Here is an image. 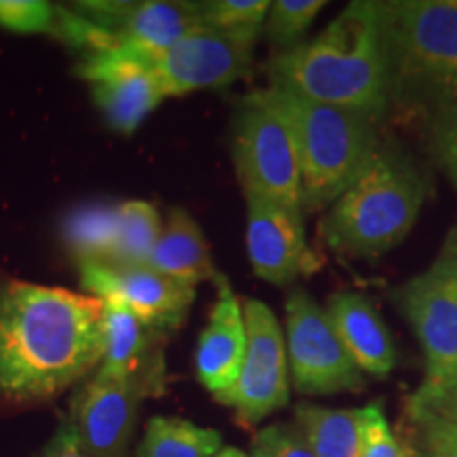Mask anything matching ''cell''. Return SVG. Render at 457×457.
<instances>
[{
	"mask_svg": "<svg viewBox=\"0 0 457 457\" xmlns=\"http://www.w3.org/2000/svg\"><path fill=\"white\" fill-rule=\"evenodd\" d=\"M104 301L55 286H0V396L15 404L60 396L104 360Z\"/></svg>",
	"mask_w": 457,
	"mask_h": 457,
	"instance_id": "1",
	"label": "cell"
},
{
	"mask_svg": "<svg viewBox=\"0 0 457 457\" xmlns=\"http://www.w3.org/2000/svg\"><path fill=\"white\" fill-rule=\"evenodd\" d=\"M270 77L299 98L381 117L390 106L381 4L350 3L312 41L273 57Z\"/></svg>",
	"mask_w": 457,
	"mask_h": 457,
	"instance_id": "2",
	"label": "cell"
},
{
	"mask_svg": "<svg viewBox=\"0 0 457 457\" xmlns=\"http://www.w3.org/2000/svg\"><path fill=\"white\" fill-rule=\"evenodd\" d=\"M381 4L387 100L430 121L436 134L457 121V3Z\"/></svg>",
	"mask_w": 457,
	"mask_h": 457,
	"instance_id": "3",
	"label": "cell"
},
{
	"mask_svg": "<svg viewBox=\"0 0 457 457\" xmlns=\"http://www.w3.org/2000/svg\"><path fill=\"white\" fill-rule=\"evenodd\" d=\"M426 202V180L390 142H379L362 174L324 216V239L350 259H377L407 237Z\"/></svg>",
	"mask_w": 457,
	"mask_h": 457,
	"instance_id": "4",
	"label": "cell"
},
{
	"mask_svg": "<svg viewBox=\"0 0 457 457\" xmlns=\"http://www.w3.org/2000/svg\"><path fill=\"white\" fill-rule=\"evenodd\" d=\"M293 128L301 170V210L333 205L367 168L379 146L375 119L270 87Z\"/></svg>",
	"mask_w": 457,
	"mask_h": 457,
	"instance_id": "5",
	"label": "cell"
},
{
	"mask_svg": "<svg viewBox=\"0 0 457 457\" xmlns=\"http://www.w3.org/2000/svg\"><path fill=\"white\" fill-rule=\"evenodd\" d=\"M233 163L245 197L301 208V170L288 117L270 89L244 98L233 129Z\"/></svg>",
	"mask_w": 457,
	"mask_h": 457,
	"instance_id": "6",
	"label": "cell"
},
{
	"mask_svg": "<svg viewBox=\"0 0 457 457\" xmlns=\"http://www.w3.org/2000/svg\"><path fill=\"white\" fill-rule=\"evenodd\" d=\"M426 356V381L417 392H436L457 369V227L424 273L394 293Z\"/></svg>",
	"mask_w": 457,
	"mask_h": 457,
	"instance_id": "7",
	"label": "cell"
},
{
	"mask_svg": "<svg viewBox=\"0 0 457 457\" xmlns=\"http://www.w3.org/2000/svg\"><path fill=\"white\" fill-rule=\"evenodd\" d=\"M286 330L290 373L301 394L318 396L362 390V370L347 353L327 310L307 290L295 288L288 295Z\"/></svg>",
	"mask_w": 457,
	"mask_h": 457,
	"instance_id": "8",
	"label": "cell"
},
{
	"mask_svg": "<svg viewBox=\"0 0 457 457\" xmlns=\"http://www.w3.org/2000/svg\"><path fill=\"white\" fill-rule=\"evenodd\" d=\"M242 307L248 345L237 384L222 404L236 409L239 424L253 428L288 404V353L276 313L256 299Z\"/></svg>",
	"mask_w": 457,
	"mask_h": 457,
	"instance_id": "9",
	"label": "cell"
},
{
	"mask_svg": "<svg viewBox=\"0 0 457 457\" xmlns=\"http://www.w3.org/2000/svg\"><path fill=\"white\" fill-rule=\"evenodd\" d=\"M254 45V37L197 28L155 57L153 71L165 98L197 89L227 87L250 71Z\"/></svg>",
	"mask_w": 457,
	"mask_h": 457,
	"instance_id": "10",
	"label": "cell"
},
{
	"mask_svg": "<svg viewBox=\"0 0 457 457\" xmlns=\"http://www.w3.org/2000/svg\"><path fill=\"white\" fill-rule=\"evenodd\" d=\"M81 284L91 296L128 307L146 327L162 333L179 328L195 299V288L148 265L83 262Z\"/></svg>",
	"mask_w": 457,
	"mask_h": 457,
	"instance_id": "11",
	"label": "cell"
},
{
	"mask_svg": "<svg viewBox=\"0 0 457 457\" xmlns=\"http://www.w3.org/2000/svg\"><path fill=\"white\" fill-rule=\"evenodd\" d=\"M79 74L91 85L96 106L119 134H134L165 98L151 62L117 45L87 54Z\"/></svg>",
	"mask_w": 457,
	"mask_h": 457,
	"instance_id": "12",
	"label": "cell"
},
{
	"mask_svg": "<svg viewBox=\"0 0 457 457\" xmlns=\"http://www.w3.org/2000/svg\"><path fill=\"white\" fill-rule=\"evenodd\" d=\"M140 403L125 377L100 367L74 394L68 420L91 457H129Z\"/></svg>",
	"mask_w": 457,
	"mask_h": 457,
	"instance_id": "13",
	"label": "cell"
},
{
	"mask_svg": "<svg viewBox=\"0 0 457 457\" xmlns=\"http://www.w3.org/2000/svg\"><path fill=\"white\" fill-rule=\"evenodd\" d=\"M245 248L256 276L286 286L295 282L307 265L303 210L261 197H245Z\"/></svg>",
	"mask_w": 457,
	"mask_h": 457,
	"instance_id": "14",
	"label": "cell"
},
{
	"mask_svg": "<svg viewBox=\"0 0 457 457\" xmlns=\"http://www.w3.org/2000/svg\"><path fill=\"white\" fill-rule=\"evenodd\" d=\"M216 284H219V299L210 310L208 324L199 335L195 369L199 384L222 403L236 387L242 373L248 337H245L244 307L227 278L219 276Z\"/></svg>",
	"mask_w": 457,
	"mask_h": 457,
	"instance_id": "15",
	"label": "cell"
},
{
	"mask_svg": "<svg viewBox=\"0 0 457 457\" xmlns=\"http://www.w3.org/2000/svg\"><path fill=\"white\" fill-rule=\"evenodd\" d=\"M104 360L100 367L125 377L142 398L163 392V333L146 327L119 303L104 301Z\"/></svg>",
	"mask_w": 457,
	"mask_h": 457,
	"instance_id": "16",
	"label": "cell"
},
{
	"mask_svg": "<svg viewBox=\"0 0 457 457\" xmlns=\"http://www.w3.org/2000/svg\"><path fill=\"white\" fill-rule=\"evenodd\" d=\"M327 313L339 339L360 370L375 377L392 373L396 350L384 318L367 296L360 293H335Z\"/></svg>",
	"mask_w": 457,
	"mask_h": 457,
	"instance_id": "17",
	"label": "cell"
},
{
	"mask_svg": "<svg viewBox=\"0 0 457 457\" xmlns=\"http://www.w3.org/2000/svg\"><path fill=\"white\" fill-rule=\"evenodd\" d=\"M202 28L199 3L146 0L136 3L125 24L114 34V45L151 62L187 34Z\"/></svg>",
	"mask_w": 457,
	"mask_h": 457,
	"instance_id": "18",
	"label": "cell"
},
{
	"mask_svg": "<svg viewBox=\"0 0 457 457\" xmlns=\"http://www.w3.org/2000/svg\"><path fill=\"white\" fill-rule=\"evenodd\" d=\"M146 265L176 282L191 286V288H195L205 279L216 282L220 276L214 270L212 254H210L204 231L193 220V216L182 208H174L170 212Z\"/></svg>",
	"mask_w": 457,
	"mask_h": 457,
	"instance_id": "19",
	"label": "cell"
},
{
	"mask_svg": "<svg viewBox=\"0 0 457 457\" xmlns=\"http://www.w3.org/2000/svg\"><path fill=\"white\" fill-rule=\"evenodd\" d=\"M295 415L316 457H360L362 409H328L303 403Z\"/></svg>",
	"mask_w": 457,
	"mask_h": 457,
	"instance_id": "20",
	"label": "cell"
},
{
	"mask_svg": "<svg viewBox=\"0 0 457 457\" xmlns=\"http://www.w3.org/2000/svg\"><path fill=\"white\" fill-rule=\"evenodd\" d=\"M68 250L83 262H114L119 244V204H85L66 216Z\"/></svg>",
	"mask_w": 457,
	"mask_h": 457,
	"instance_id": "21",
	"label": "cell"
},
{
	"mask_svg": "<svg viewBox=\"0 0 457 457\" xmlns=\"http://www.w3.org/2000/svg\"><path fill=\"white\" fill-rule=\"evenodd\" d=\"M222 436L214 428H202L180 417H153L134 457H214Z\"/></svg>",
	"mask_w": 457,
	"mask_h": 457,
	"instance_id": "22",
	"label": "cell"
},
{
	"mask_svg": "<svg viewBox=\"0 0 457 457\" xmlns=\"http://www.w3.org/2000/svg\"><path fill=\"white\" fill-rule=\"evenodd\" d=\"M162 228V219L153 204L142 199L119 204V244L114 265H146Z\"/></svg>",
	"mask_w": 457,
	"mask_h": 457,
	"instance_id": "23",
	"label": "cell"
},
{
	"mask_svg": "<svg viewBox=\"0 0 457 457\" xmlns=\"http://www.w3.org/2000/svg\"><path fill=\"white\" fill-rule=\"evenodd\" d=\"M327 7L324 0H276L265 20L267 41L278 54L296 47L310 30L320 11Z\"/></svg>",
	"mask_w": 457,
	"mask_h": 457,
	"instance_id": "24",
	"label": "cell"
},
{
	"mask_svg": "<svg viewBox=\"0 0 457 457\" xmlns=\"http://www.w3.org/2000/svg\"><path fill=\"white\" fill-rule=\"evenodd\" d=\"M270 7V0H208L199 3V15L202 28L259 38Z\"/></svg>",
	"mask_w": 457,
	"mask_h": 457,
	"instance_id": "25",
	"label": "cell"
},
{
	"mask_svg": "<svg viewBox=\"0 0 457 457\" xmlns=\"http://www.w3.org/2000/svg\"><path fill=\"white\" fill-rule=\"evenodd\" d=\"M60 9L45 0H0V28L20 34H55Z\"/></svg>",
	"mask_w": 457,
	"mask_h": 457,
	"instance_id": "26",
	"label": "cell"
},
{
	"mask_svg": "<svg viewBox=\"0 0 457 457\" xmlns=\"http://www.w3.org/2000/svg\"><path fill=\"white\" fill-rule=\"evenodd\" d=\"M360 457H407L403 445L394 436L379 403L362 409V447Z\"/></svg>",
	"mask_w": 457,
	"mask_h": 457,
	"instance_id": "27",
	"label": "cell"
},
{
	"mask_svg": "<svg viewBox=\"0 0 457 457\" xmlns=\"http://www.w3.org/2000/svg\"><path fill=\"white\" fill-rule=\"evenodd\" d=\"M411 417L424 432L428 449L432 453L457 455V413L424 411V413H411Z\"/></svg>",
	"mask_w": 457,
	"mask_h": 457,
	"instance_id": "28",
	"label": "cell"
},
{
	"mask_svg": "<svg viewBox=\"0 0 457 457\" xmlns=\"http://www.w3.org/2000/svg\"><path fill=\"white\" fill-rule=\"evenodd\" d=\"M432 151L438 168L445 171L453 188H457V121L432 134Z\"/></svg>",
	"mask_w": 457,
	"mask_h": 457,
	"instance_id": "29",
	"label": "cell"
},
{
	"mask_svg": "<svg viewBox=\"0 0 457 457\" xmlns=\"http://www.w3.org/2000/svg\"><path fill=\"white\" fill-rule=\"evenodd\" d=\"M43 457H91L89 451L85 449V445L79 436L77 428L72 426L71 420H64L54 436L49 438V443L45 445Z\"/></svg>",
	"mask_w": 457,
	"mask_h": 457,
	"instance_id": "30",
	"label": "cell"
},
{
	"mask_svg": "<svg viewBox=\"0 0 457 457\" xmlns=\"http://www.w3.org/2000/svg\"><path fill=\"white\" fill-rule=\"evenodd\" d=\"M451 404H457V369L441 390L430 394L415 392L409 400V407H451Z\"/></svg>",
	"mask_w": 457,
	"mask_h": 457,
	"instance_id": "31",
	"label": "cell"
},
{
	"mask_svg": "<svg viewBox=\"0 0 457 457\" xmlns=\"http://www.w3.org/2000/svg\"><path fill=\"white\" fill-rule=\"evenodd\" d=\"M278 457H316L301 430L278 426Z\"/></svg>",
	"mask_w": 457,
	"mask_h": 457,
	"instance_id": "32",
	"label": "cell"
},
{
	"mask_svg": "<svg viewBox=\"0 0 457 457\" xmlns=\"http://www.w3.org/2000/svg\"><path fill=\"white\" fill-rule=\"evenodd\" d=\"M250 457H278V426H270L256 434Z\"/></svg>",
	"mask_w": 457,
	"mask_h": 457,
	"instance_id": "33",
	"label": "cell"
},
{
	"mask_svg": "<svg viewBox=\"0 0 457 457\" xmlns=\"http://www.w3.org/2000/svg\"><path fill=\"white\" fill-rule=\"evenodd\" d=\"M424 411H438V413H457V404H451V407H409V413H424Z\"/></svg>",
	"mask_w": 457,
	"mask_h": 457,
	"instance_id": "34",
	"label": "cell"
},
{
	"mask_svg": "<svg viewBox=\"0 0 457 457\" xmlns=\"http://www.w3.org/2000/svg\"><path fill=\"white\" fill-rule=\"evenodd\" d=\"M214 457H248L244 453L242 449H236V447H222L219 453H216Z\"/></svg>",
	"mask_w": 457,
	"mask_h": 457,
	"instance_id": "35",
	"label": "cell"
},
{
	"mask_svg": "<svg viewBox=\"0 0 457 457\" xmlns=\"http://www.w3.org/2000/svg\"><path fill=\"white\" fill-rule=\"evenodd\" d=\"M430 457H457L453 453H430Z\"/></svg>",
	"mask_w": 457,
	"mask_h": 457,
	"instance_id": "36",
	"label": "cell"
},
{
	"mask_svg": "<svg viewBox=\"0 0 457 457\" xmlns=\"http://www.w3.org/2000/svg\"><path fill=\"white\" fill-rule=\"evenodd\" d=\"M455 3H457V0H455Z\"/></svg>",
	"mask_w": 457,
	"mask_h": 457,
	"instance_id": "37",
	"label": "cell"
}]
</instances>
